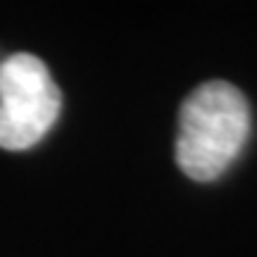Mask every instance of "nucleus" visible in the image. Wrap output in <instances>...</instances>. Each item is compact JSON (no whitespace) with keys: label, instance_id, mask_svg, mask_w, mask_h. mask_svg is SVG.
<instances>
[{"label":"nucleus","instance_id":"nucleus-1","mask_svg":"<svg viewBox=\"0 0 257 257\" xmlns=\"http://www.w3.org/2000/svg\"><path fill=\"white\" fill-rule=\"evenodd\" d=\"M250 136V105L229 81H205L179 110L174 157L193 181H214L229 169Z\"/></svg>","mask_w":257,"mask_h":257},{"label":"nucleus","instance_id":"nucleus-2","mask_svg":"<svg viewBox=\"0 0 257 257\" xmlns=\"http://www.w3.org/2000/svg\"><path fill=\"white\" fill-rule=\"evenodd\" d=\"M62 93L46 62L15 53L0 62V148L29 150L55 126Z\"/></svg>","mask_w":257,"mask_h":257}]
</instances>
